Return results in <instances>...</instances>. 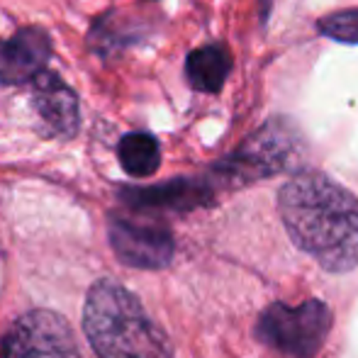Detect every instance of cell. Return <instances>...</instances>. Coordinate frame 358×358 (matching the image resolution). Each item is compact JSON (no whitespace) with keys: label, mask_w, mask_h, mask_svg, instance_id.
Listing matches in <instances>:
<instances>
[{"label":"cell","mask_w":358,"mask_h":358,"mask_svg":"<svg viewBox=\"0 0 358 358\" xmlns=\"http://www.w3.org/2000/svg\"><path fill=\"white\" fill-rule=\"evenodd\" d=\"M278 213L292 244L329 273L358 266V198L329 176L302 171L278 190Z\"/></svg>","instance_id":"cell-1"},{"label":"cell","mask_w":358,"mask_h":358,"mask_svg":"<svg viewBox=\"0 0 358 358\" xmlns=\"http://www.w3.org/2000/svg\"><path fill=\"white\" fill-rule=\"evenodd\" d=\"M83 331L98 358H173L169 339L144 312L142 302L113 278L90 285Z\"/></svg>","instance_id":"cell-2"},{"label":"cell","mask_w":358,"mask_h":358,"mask_svg":"<svg viewBox=\"0 0 358 358\" xmlns=\"http://www.w3.org/2000/svg\"><path fill=\"white\" fill-rule=\"evenodd\" d=\"M305 139L285 117H273L254 132L231 156L217 164V176L227 183H254L300 166Z\"/></svg>","instance_id":"cell-3"},{"label":"cell","mask_w":358,"mask_h":358,"mask_svg":"<svg viewBox=\"0 0 358 358\" xmlns=\"http://www.w3.org/2000/svg\"><path fill=\"white\" fill-rule=\"evenodd\" d=\"M334 315L322 300H305L300 305L266 307L256 322L261 344L283 358H315L331 331Z\"/></svg>","instance_id":"cell-4"},{"label":"cell","mask_w":358,"mask_h":358,"mask_svg":"<svg viewBox=\"0 0 358 358\" xmlns=\"http://www.w3.org/2000/svg\"><path fill=\"white\" fill-rule=\"evenodd\" d=\"M3 358H80L76 336L62 315L32 310L17 317L3 339Z\"/></svg>","instance_id":"cell-5"},{"label":"cell","mask_w":358,"mask_h":358,"mask_svg":"<svg viewBox=\"0 0 358 358\" xmlns=\"http://www.w3.org/2000/svg\"><path fill=\"white\" fill-rule=\"evenodd\" d=\"M110 244L122 264L132 268H166L173 261L176 244L169 229L115 217L110 220Z\"/></svg>","instance_id":"cell-6"},{"label":"cell","mask_w":358,"mask_h":358,"mask_svg":"<svg viewBox=\"0 0 358 358\" xmlns=\"http://www.w3.org/2000/svg\"><path fill=\"white\" fill-rule=\"evenodd\" d=\"M49 57L52 42L44 29L24 27L10 39H0V83L20 85L37 80L47 71Z\"/></svg>","instance_id":"cell-7"},{"label":"cell","mask_w":358,"mask_h":358,"mask_svg":"<svg viewBox=\"0 0 358 358\" xmlns=\"http://www.w3.org/2000/svg\"><path fill=\"white\" fill-rule=\"evenodd\" d=\"M122 200L134 210H171V213H188L203 208L213 200V185L208 180L176 178L149 188H124Z\"/></svg>","instance_id":"cell-8"},{"label":"cell","mask_w":358,"mask_h":358,"mask_svg":"<svg viewBox=\"0 0 358 358\" xmlns=\"http://www.w3.org/2000/svg\"><path fill=\"white\" fill-rule=\"evenodd\" d=\"M34 83V110L47 122L49 132L73 137L78 132V100L59 76L44 71Z\"/></svg>","instance_id":"cell-9"},{"label":"cell","mask_w":358,"mask_h":358,"mask_svg":"<svg viewBox=\"0 0 358 358\" xmlns=\"http://www.w3.org/2000/svg\"><path fill=\"white\" fill-rule=\"evenodd\" d=\"M231 69V57L222 44H208L188 54L185 76L200 93H220Z\"/></svg>","instance_id":"cell-10"},{"label":"cell","mask_w":358,"mask_h":358,"mask_svg":"<svg viewBox=\"0 0 358 358\" xmlns=\"http://www.w3.org/2000/svg\"><path fill=\"white\" fill-rule=\"evenodd\" d=\"M120 166L134 178H149L159 171L161 164V146L151 134L132 132L124 134L117 146Z\"/></svg>","instance_id":"cell-11"},{"label":"cell","mask_w":358,"mask_h":358,"mask_svg":"<svg viewBox=\"0 0 358 358\" xmlns=\"http://www.w3.org/2000/svg\"><path fill=\"white\" fill-rule=\"evenodd\" d=\"M317 32L341 44H358V8L324 15L317 20Z\"/></svg>","instance_id":"cell-12"}]
</instances>
